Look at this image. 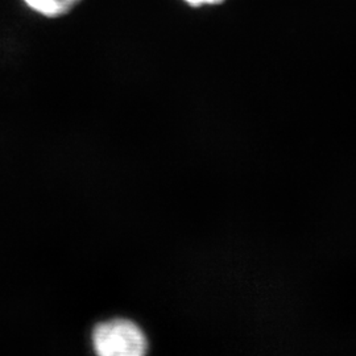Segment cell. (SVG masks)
Listing matches in <instances>:
<instances>
[{
	"label": "cell",
	"instance_id": "cell-1",
	"mask_svg": "<svg viewBox=\"0 0 356 356\" xmlns=\"http://www.w3.org/2000/svg\"><path fill=\"white\" fill-rule=\"evenodd\" d=\"M91 346L99 356H141L147 353L148 341L136 323L113 319L94 327Z\"/></svg>",
	"mask_w": 356,
	"mask_h": 356
},
{
	"label": "cell",
	"instance_id": "cell-2",
	"mask_svg": "<svg viewBox=\"0 0 356 356\" xmlns=\"http://www.w3.org/2000/svg\"><path fill=\"white\" fill-rule=\"evenodd\" d=\"M24 3L35 13L47 17H58L70 10L65 0H24Z\"/></svg>",
	"mask_w": 356,
	"mask_h": 356
},
{
	"label": "cell",
	"instance_id": "cell-3",
	"mask_svg": "<svg viewBox=\"0 0 356 356\" xmlns=\"http://www.w3.org/2000/svg\"><path fill=\"white\" fill-rule=\"evenodd\" d=\"M191 6H204V4H216L222 0H185Z\"/></svg>",
	"mask_w": 356,
	"mask_h": 356
},
{
	"label": "cell",
	"instance_id": "cell-4",
	"mask_svg": "<svg viewBox=\"0 0 356 356\" xmlns=\"http://www.w3.org/2000/svg\"><path fill=\"white\" fill-rule=\"evenodd\" d=\"M65 1H66V3H67V6H69V7H70V8H73V7H74V6H76V3H78V1H79V0H65Z\"/></svg>",
	"mask_w": 356,
	"mask_h": 356
}]
</instances>
